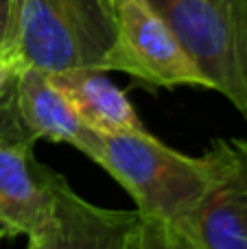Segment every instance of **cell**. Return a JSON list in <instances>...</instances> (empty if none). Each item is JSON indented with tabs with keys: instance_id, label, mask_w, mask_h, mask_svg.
<instances>
[{
	"instance_id": "cell-11",
	"label": "cell",
	"mask_w": 247,
	"mask_h": 249,
	"mask_svg": "<svg viewBox=\"0 0 247 249\" xmlns=\"http://www.w3.org/2000/svg\"><path fill=\"white\" fill-rule=\"evenodd\" d=\"M18 7H20V0H0V51L4 53H9V46H11Z\"/></svg>"
},
{
	"instance_id": "cell-6",
	"label": "cell",
	"mask_w": 247,
	"mask_h": 249,
	"mask_svg": "<svg viewBox=\"0 0 247 249\" xmlns=\"http://www.w3.org/2000/svg\"><path fill=\"white\" fill-rule=\"evenodd\" d=\"M204 158L208 186L186 232L204 249H247V138H219Z\"/></svg>"
},
{
	"instance_id": "cell-10",
	"label": "cell",
	"mask_w": 247,
	"mask_h": 249,
	"mask_svg": "<svg viewBox=\"0 0 247 249\" xmlns=\"http://www.w3.org/2000/svg\"><path fill=\"white\" fill-rule=\"evenodd\" d=\"M134 249H204V247L184 228L140 216V223L134 238Z\"/></svg>"
},
{
	"instance_id": "cell-3",
	"label": "cell",
	"mask_w": 247,
	"mask_h": 249,
	"mask_svg": "<svg viewBox=\"0 0 247 249\" xmlns=\"http://www.w3.org/2000/svg\"><path fill=\"white\" fill-rule=\"evenodd\" d=\"M169 22L208 90L247 118V0H149Z\"/></svg>"
},
{
	"instance_id": "cell-13",
	"label": "cell",
	"mask_w": 247,
	"mask_h": 249,
	"mask_svg": "<svg viewBox=\"0 0 247 249\" xmlns=\"http://www.w3.org/2000/svg\"><path fill=\"white\" fill-rule=\"evenodd\" d=\"M7 238H11V234H9V232H7V230H4V228H2V225H0V245H2V243H4V241H7Z\"/></svg>"
},
{
	"instance_id": "cell-4",
	"label": "cell",
	"mask_w": 247,
	"mask_h": 249,
	"mask_svg": "<svg viewBox=\"0 0 247 249\" xmlns=\"http://www.w3.org/2000/svg\"><path fill=\"white\" fill-rule=\"evenodd\" d=\"M114 42L103 70H118L144 86L179 88L206 86L204 74L188 57L169 22L149 0H109Z\"/></svg>"
},
{
	"instance_id": "cell-8",
	"label": "cell",
	"mask_w": 247,
	"mask_h": 249,
	"mask_svg": "<svg viewBox=\"0 0 247 249\" xmlns=\"http://www.w3.org/2000/svg\"><path fill=\"white\" fill-rule=\"evenodd\" d=\"M13 92L20 121L35 138L68 142L83 155L90 153L99 131L81 121L74 105L48 72L22 66L13 81Z\"/></svg>"
},
{
	"instance_id": "cell-5",
	"label": "cell",
	"mask_w": 247,
	"mask_h": 249,
	"mask_svg": "<svg viewBox=\"0 0 247 249\" xmlns=\"http://www.w3.org/2000/svg\"><path fill=\"white\" fill-rule=\"evenodd\" d=\"M37 138L24 127L11 90L0 101V225L13 236H33L55 219L57 173L33 155Z\"/></svg>"
},
{
	"instance_id": "cell-1",
	"label": "cell",
	"mask_w": 247,
	"mask_h": 249,
	"mask_svg": "<svg viewBox=\"0 0 247 249\" xmlns=\"http://www.w3.org/2000/svg\"><path fill=\"white\" fill-rule=\"evenodd\" d=\"M88 158L107 171L144 219L188 230L208 186V162L166 146L153 133H96Z\"/></svg>"
},
{
	"instance_id": "cell-9",
	"label": "cell",
	"mask_w": 247,
	"mask_h": 249,
	"mask_svg": "<svg viewBox=\"0 0 247 249\" xmlns=\"http://www.w3.org/2000/svg\"><path fill=\"white\" fill-rule=\"evenodd\" d=\"M51 77L90 129L99 133L144 131L136 107L125 92L109 81L105 70L72 68Z\"/></svg>"
},
{
	"instance_id": "cell-12",
	"label": "cell",
	"mask_w": 247,
	"mask_h": 249,
	"mask_svg": "<svg viewBox=\"0 0 247 249\" xmlns=\"http://www.w3.org/2000/svg\"><path fill=\"white\" fill-rule=\"evenodd\" d=\"M18 70H20L18 61L13 59L9 53L0 51V101L4 99V94H7L9 90H11L13 81H16Z\"/></svg>"
},
{
	"instance_id": "cell-7",
	"label": "cell",
	"mask_w": 247,
	"mask_h": 249,
	"mask_svg": "<svg viewBox=\"0 0 247 249\" xmlns=\"http://www.w3.org/2000/svg\"><path fill=\"white\" fill-rule=\"evenodd\" d=\"M138 210H112L77 195L64 175L55 177V219L26 236V249H134Z\"/></svg>"
},
{
	"instance_id": "cell-2",
	"label": "cell",
	"mask_w": 247,
	"mask_h": 249,
	"mask_svg": "<svg viewBox=\"0 0 247 249\" xmlns=\"http://www.w3.org/2000/svg\"><path fill=\"white\" fill-rule=\"evenodd\" d=\"M114 42L109 0H20L9 55L48 74L99 68Z\"/></svg>"
}]
</instances>
